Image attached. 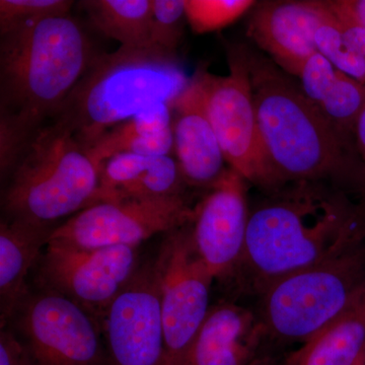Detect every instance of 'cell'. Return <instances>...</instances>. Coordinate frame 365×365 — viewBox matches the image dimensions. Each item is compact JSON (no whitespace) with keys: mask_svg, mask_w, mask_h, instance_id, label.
<instances>
[{"mask_svg":"<svg viewBox=\"0 0 365 365\" xmlns=\"http://www.w3.org/2000/svg\"><path fill=\"white\" fill-rule=\"evenodd\" d=\"M97 52L71 14L0 34V174L6 180L26 146L58 113Z\"/></svg>","mask_w":365,"mask_h":365,"instance_id":"6da1fadb","label":"cell"},{"mask_svg":"<svg viewBox=\"0 0 365 365\" xmlns=\"http://www.w3.org/2000/svg\"><path fill=\"white\" fill-rule=\"evenodd\" d=\"M322 181L275 190L249 213L246 246L237 272L261 294L274 281L361 247L357 216Z\"/></svg>","mask_w":365,"mask_h":365,"instance_id":"7a4b0ae2","label":"cell"},{"mask_svg":"<svg viewBox=\"0 0 365 365\" xmlns=\"http://www.w3.org/2000/svg\"><path fill=\"white\" fill-rule=\"evenodd\" d=\"M178 53L158 46L97 53L54 118L90 150L118 125L158 103L172 104L188 86Z\"/></svg>","mask_w":365,"mask_h":365,"instance_id":"3957f363","label":"cell"},{"mask_svg":"<svg viewBox=\"0 0 365 365\" xmlns=\"http://www.w3.org/2000/svg\"><path fill=\"white\" fill-rule=\"evenodd\" d=\"M255 111L276 188L345 167V137L273 61L247 48Z\"/></svg>","mask_w":365,"mask_h":365,"instance_id":"277c9868","label":"cell"},{"mask_svg":"<svg viewBox=\"0 0 365 365\" xmlns=\"http://www.w3.org/2000/svg\"><path fill=\"white\" fill-rule=\"evenodd\" d=\"M101 167L68 125L53 118L38 130L6 178V220L53 227L93 202Z\"/></svg>","mask_w":365,"mask_h":365,"instance_id":"5b68a950","label":"cell"},{"mask_svg":"<svg viewBox=\"0 0 365 365\" xmlns=\"http://www.w3.org/2000/svg\"><path fill=\"white\" fill-rule=\"evenodd\" d=\"M365 284V248L274 281L261 292L268 338L306 343L349 306Z\"/></svg>","mask_w":365,"mask_h":365,"instance_id":"8992f818","label":"cell"},{"mask_svg":"<svg viewBox=\"0 0 365 365\" xmlns=\"http://www.w3.org/2000/svg\"><path fill=\"white\" fill-rule=\"evenodd\" d=\"M230 73L218 76L196 72L211 125L225 162L248 182L276 189L262 144L255 111L247 47H227Z\"/></svg>","mask_w":365,"mask_h":365,"instance_id":"52a82bcc","label":"cell"},{"mask_svg":"<svg viewBox=\"0 0 365 365\" xmlns=\"http://www.w3.org/2000/svg\"><path fill=\"white\" fill-rule=\"evenodd\" d=\"M16 328L35 365H107L97 319L63 295L43 288L26 295L16 309Z\"/></svg>","mask_w":365,"mask_h":365,"instance_id":"ba28073f","label":"cell"},{"mask_svg":"<svg viewBox=\"0 0 365 365\" xmlns=\"http://www.w3.org/2000/svg\"><path fill=\"white\" fill-rule=\"evenodd\" d=\"M195 218L185 195L95 204L52 230L49 241L83 249L134 247Z\"/></svg>","mask_w":365,"mask_h":365,"instance_id":"9c48e42d","label":"cell"},{"mask_svg":"<svg viewBox=\"0 0 365 365\" xmlns=\"http://www.w3.org/2000/svg\"><path fill=\"white\" fill-rule=\"evenodd\" d=\"M187 227L168 234L155 262L165 332V365L184 364L210 309V288L215 278L199 259Z\"/></svg>","mask_w":365,"mask_h":365,"instance_id":"30bf717a","label":"cell"},{"mask_svg":"<svg viewBox=\"0 0 365 365\" xmlns=\"http://www.w3.org/2000/svg\"><path fill=\"white\" fill-rule=\"evenodd\" d=\"M139 265L134 247L83 249L48 242L40 261L42 287L63 295L101 324Z\"/></svg>","mask_w":365,"mask_h":365,"instance_id":"8fae6325","label":"cell"},{"mask_svg":"<svg viewBox=\"0 0 365 365\" xmlns=\"http://www.w3.org/2000/svg\"><path fill=\"white\" fill-rule=\"evenodd\" d=\"M112 365H165L157 266H140L101 321Z\"/></svg>","mask_w":365,"mask_h":365,"instance_id":"7c38bea8","label":"cell"},{"mask_svg":"<svg viewBox=\"0 0 365 365\" xmlns=\"http://www.w3.org/2000/svg\"><path fill=\"white\" fill-rule=\"evenodd\" d=\"M247 182L227 168L195 207L192 242L215 279L237 272L244 256L250 213Z\"/></svg>","mask_w":365,"mask_h":365,"instance_id":"4fadbf2b","label":"cell"},{"mask_svg":"<svg viewBox=\"0 0 365 365\" xmlns=\"http://www.w3.org/2000/svg\"><path fill=\"white\" fill-rule=\"evenodd\" d=\"M250 18L248 35L279 68L299 76L317 54L314 34L319 23L317 1H265Z\"/></svg>","mask_w":365,"mask_h":365,"instance_id":"5bb4252c","label":"cell"},{"mask_svg":"<svg viewBox=\"0 0 365 365\" xmlns=\"http://www.w3.org/2000/svg\"><path fill=\"white\" fill-rule=\"evenodd\" d=\"M174 150L185 182L210 188L227 168L197 76L170 104Z\"/></svg>","mask_w":365,"mask_h":365,"instance_id":"9a60e30c","label":"cell"},{"mask_svg":"<svg viewBox=\"0 0 365 365\" xmlns=\"http://www.w3.org/2000/svg\"><path fill=\"white\" fill-rule=\"evenodd\" d=\"M268 338L259 314L232 304L210 307L182 365H251Z\"/></svg>","mask_w":365,"mask_h":365,"instance_id":"2e32d148","label":"cell"},{"mask_svg":"<svg viewBox=\"0 0 365 365\" xmlns=\"http://www.w3.org/2000/svg\"><path fill=\"white\" fill-rule=\"evenodd\" d=\"M185 185L177 160L170 155L144 157L119 153L101 165L100 182L91 206L184 195Z\"/></svg>","mask_w":365,"mask_h":365,"instance_id":"e0dca14e","label":"cell"},{"mask_svg":"<svg viewBox=\"0 0 365 365\" xmlns=\"http://www.w3.org/2000/svg\"><path fill=\"white\" fill-rule=\"evenodd\" d=\"M55 227L21 220L0 223V322L1 329L14 318L29 294L26 276L42 249L47 246Z\"/></svg>","mask_w":365,"mask_h":365,"instance_id":"ac0fdd59","label":"cell"},{"mask_svg":"<svg viewBox=\"0 0 365 365\" xmlns=\"http://www.w3.org/2000/svg\"><path fill=\"white\" fill-rule=\"evenodd\" d=\"M299 78L307 98L346 137L365 103V85L336 68L317 53L302 67Z\"/></svg>","mask_w":365,"mask_h":365,"instance_id":"d6986e66","label":"cell"},{"mask_svg":"<svg viewBox=\"0 0 365 365\" xmlns=\"http://www.w3.org/2000/svg\"><path fill=\"white\" fill-rule=\"evenodd\" d=\"M365 346V284L332 322L284 360V365H355Z\"/></svg>","mask_w":365,"mask_h":365,"instance_id":"ffe728a7","label":"cell"},{"mask_svg":"<svg viewBox=\"0 0 365 365\" xmlns=\"http://www.w3.org/2000/svg\"><path fill=\"white\" fill-rule=\"evenodd\" d=\"M79 4L98 32L122 47L151 45V0H86Z\"/></svg>","mask_w":365,"mask_h":365,"instance_id":"44dd1931","label":"cell"},{"mask_svg":"<svg viewBox=\"0 0 365 365\" xmlns=\"http://www.w3.org/2000/svg\"><path fill=\"white\" fill-rule=\"evenodd\" d=\"M317 2L319 23L314 43L318 52L336 68L365 85V57L355 51L345 39L337 19L327 7L325 1Z\"/></svg>","mask_w":365,"mask_h":365,"instance_id":"7402d4cb","label":"cell"},{"mask_svg":"<svg viewBox=\"0 0 365 365\" xmlns=\"http://www.w3.org/2000/svg\"><path fill=\"white\" fill-rule=\"evenodd\" d=\"M172 127V110L168 103H158L145 108L131 119L108 131L88 153L100 165V158L115 144L136 136L160 133Z\"/></svg>","mask_w":365,"mask_h":365,"instance_id":"603a6c76","label":"cell"},{"mask_svg":"<svg viewBox=\"0 0 365 365\" xmlns=\"http://www.w3.org/2000/svg\"><path fill=\"white\" fill-rule=\"evenodd\" d=\"M255 6L251 0H185L187 21L196 34L225 28Z\"/></svg>","mask_w":365,"mask_h":365,"instance_id":"cb8c5ba5","label":"cell"},{"mask_svg":"<svg viewBox=\"0 0 365 365\" xmlns=\"http://www.w3.org/2000/svg\"><path fill=\"white\" fill-rule=\"evenodd\" d=\"M150 44L178 53L187 21L185 0H151Z\"/></svg>","mask_w":365,"mask_h":365,"instance_id":"d4e9b609","label":"cell"},{"mask_svg":"<svg viewBox=\"0 0 365 365\" xmlns=\"http://www.w3.org/2000/svg\"><path fill=\"white\" fill-rule=\"evenodd\" d=\"M73 4L74 1L68 0H1L0 34L30 21L67 16Z\"/></svg>","mask_w":365,"mask_h":365,"instance_id":"484cf974","label":"cell"},{"mask_svg":"<svg viewBox=\"0 0 365 365\" xmlns=\"http://www.w3.org/2000/svg\"><path fill=\"white\" fill-rule=\"evenodd\" d=\"M327 7L337 19L338 23L350 46L365 57V28L355 19L343 4V0H330L325 1Z\"/></svg>","mask_w":365,"mask_h":365,"instance_id":"4316f807","label":"cell"},{"mask_svg":"<svg viewBox=\"0 0 365 365\" xmlns=\"http://www.w3.org/2000/svg\"><path fill=\"white\" fill-rule=\"evenodd\" d=\"M0 365H35L24 343L6 328L0 331Z\"/></svg>","mask_w":365,"mask_h":365,"instance_id":"83f0119b","label":"cell"},{"mask_svg":"<svg viewBox=\"0 0 365 365\" xmlns=\"http://www.w3.org/2000/svg\"><path fill=\"white\" fill-rule=\"evenodd\" d=\"M353 133L356 137L357 148H359L365 165V103L359 118H357Z\"/></svg>","mask_w":365,"mask_h":365,"instance_id":"f1b7e54d","label":"cell"},{"mask_svg":"<svg viewBox=\"0 0 365 365\" xmlns=\"http://www.w3.org/2000/svg\"><path fill=\"white\" fill-rule=\"evenodd\" d=\"M343 4L365 28V0H343Z\"/></svg>","mask_w":365,"mask_h":365,"instance_id":"f546056e","label":"cell"},{"mask_svg":"<svg viewBox=\"0 0 365 365\" xmlns=\"http://www.w3.org/2000/svg\"><path fill=\"white\" fill-rule=\"evenodd\" d=\"M251 365H284V360L281 362L279 360L274 359L273 356H270V355H263Z\"/></svg>","mask_w":365,"mask_h":365,"instance_id":"4dcf8cb0","label":"cell"},{"mask_svg":"<svg viewBox=\"0 0 365 365\" xmlns=\"http://www.w3.org/2000/svg\"><path fill=\"white\" fill-rule=\"evenodd\" d=\"M355 365H365V346L364 350H362L361 354H360L359 360H357L356 364Z\"/></svg>","mask_w":365,"mask_h":365,"instance_id":"1f68e13d","label":"cell"}]
</instances>
